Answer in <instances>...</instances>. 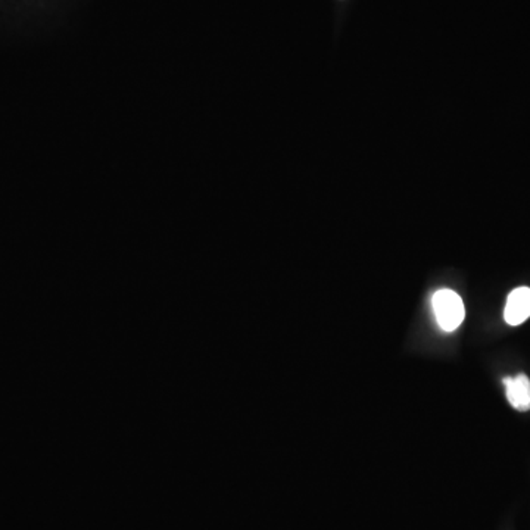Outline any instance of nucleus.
Listing matches in <instances>:
<instances>
[{
    "label": "nucleus",
    "mask_w": 530,
    "mask_h": 530,
    "mask_svg": "<svg viewBox=\"0 0 530 530\" xmlns=\"http://www.w3.org/2000/svg\"><path fill=\"white\" fill-rule=\"evenodd\" d=\"M505 395L511 407L517 412H529L530 410V381L526 374H519L515 377H505Z\"/></svg>",
    "instance_id": "3"
},
{
    "label": "nucleus",
    "mask_w": 530,
    "mask_h": 530,
    "mask_svg": "<svg viewBox=\"0 0 530 530\" xmlns=\"http://www.w3.org/2000/svg\"><path fill=\"white\" fill-rule=\"evenodd\" d=\"M530 317V289L517 288L508 295L504 319L510 326H519Z\"/></svg>",
    "instance_id": "2"
},
{
    "label": "nucleus",
    "mask_w": 530,
    "mask_h": 530,
    "mask_svg": "<svg viewBox=\"0 0 530 530\" xmlns=\"http://www.w3.org/2000/svg\"><path fill=\"white\" fill-rule=\"evenodd\" d=\"M432 305L442 331H454L464 321L465 308L462 296L457 292L450 289H442L434 293Z\"/></svg>",
    "instance_id": "1"
}]
</instances>
